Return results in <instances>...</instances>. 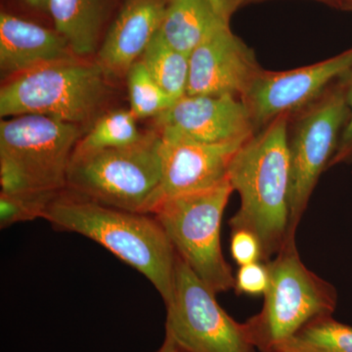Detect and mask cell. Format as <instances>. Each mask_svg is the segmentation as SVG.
<instances>
[{"label":"cell","mask_w":352,"mask_h":352,"mask_svg":"<svg viewBox=\"0 0 352 352\" xmlns=\"http://www.w3.org/2000/svg\"><path fill=\"white\" fill-rule=\"evenodd\" d=\"M289 117L282 115L245 141L233 157L228 180L239 193L241 206L230 219L231 229L256 234L263 261L292 239L289 235Z\"/></svg>","instance_id":"1"},{"label":"cell","mask_w":352,"mask_h":352,"mask_svg":"<svg viewBox=\"0 0 352 352\" xmlns=\"http://www.w3.org/2000/svg\"><path fill=\"white\" fill-rule=\"evenodd\" d=\"M43 219L103 245L144 275L164 303L171 300L177 254L154 215L109 207L64 189L51 201Z\"/></svg>","instance_id":"2"},{"label":"cell","mask_w":352,"mask_h":352,"mask_svg":"<svg viewBox=\"0 0 352 352\" xmlns=\"http://www.w3.org/2000/svg\"><path fill=\"white\" fill-rule=\"evenodd\" d=\"M160 146L161 135L155 129L124 147L75 149L65 189L109 207L151 214L159 204Z\"/></svg>","instance_id":"3"},{"label":"cell","mask_w":352,"mask_h":352,"mask_svg":"<svg viewBox=\"0 0 352 352\" xmlns=\"http://www.w3.org/2000/svg\"><path fill=\"white\" fill-rule=\"evenodd\" d=\"M266 263L270 282L263 309L244 323L252 346L261 352L283 346L310 322L332 316L337 307L335 288L305 265L295 238Z\"/></svg>","instance_id":"4"},{"label":"cell","mask_w":352,"mask_h":352,"mask_svg":"<svg viewBox=\"0 0 352 352\" xmlns=\"http://www.w3.org/2000/svg\"><path fill=\"white\" fill-rule=\"evenodd\" d=\"M108 85V76L95 61L78 58L47 65L4 82L0 116H46L80 126L100 111Z\"/></svg>","instance_id":"5"},{"label":"cell","mask_w":352,"mask_h":352,"mask_svg":"<svg viewBox=\"0 0 352 352\" xmlns=\"http://www.w3.org/2000/svg\"><path fill=\"white\" fill-rule=\"evenodd\" d=\"M233 192L226 180L212 188L164 199L151 214L177 256L215 294L234 289L235 283L220 244L222 217Z\"/></svg>","instance_id":"6"},{"label":"cell","mask_w":352,"mask_h":352,"mask_svg":"<svg viewBox=\"0 0 352 352\" xmlns=\"http://www.w3.org/2000/svg\"><path fill=\"white\" fill-rule=\"evenodd\" d=\"M344 75L319 98L289 120L291 161L289 235L295 237L298 222L319 178L330 166L349 120Z\"/></svg>","instance_id":"7"},{"label":"cell","mask_w":352,"mask_h":352,"mask_svg":"<svg viewBox=\"0 0 352 352\" xmlns=\"http://www.w3.org/2000/svg\"><path fill=\"white\" fill-rule=\"evenodd\" d=\"M215 295L177 256L166 336L186 352H254L245 324L234 320Z\"/></svg>","instance_id":"8"},{"label":"cell","mask_w":352,"mask_h":352,"mask_svg":"<svg viewBox=\"0 0 352 352\" xmlns=\"http://www.w3.org/2000/svg\"><path fill=\"white\" fill-rule=\"evenodd\" d=\"M78 124L41 115L0 122V162L12 164L36 191L66 188L67 171L78 141Z\"/></svg>","instance_id":"9"},{"label":"cell","mask_w":352,"mask_h":352,"mask_svg":"<svg viewBox=\"0 0 352 352\" xmlns=\"http://www.w3.org/2000/svg\"><path fill=\"white\" fill-rule=\"evenodd\" d=\"M351 69L352 48L302 68L284 72L263 69L243 98L256 132L280 116L291 117L300 112Z\"/></svg>","instance_id":"10"},{"label":"cell","mask_w":352,"mask_h":352,"mask_svg":"<svg viewBox=\"0 0 352 352\" xmlns=\"http://www.w3.org/2000/svg\"><path fill=\"white\" fill-rule=\"evenodd\" d=\"M186 95H230L243 99L263 68L251 47L236 36L230 19L210 30L189 56Z\"/></svg>","instance_id":"11"},{"label":"cell","mask_w":352,"mask_h":352,"mask_svg":"<svg viewBox=\"0 0 352 352\" xmlns=\"http://www.w3.org/2000/svg\"><path fill=\"white\" fill-rule=\"evenodd\" d=\"M155 129L171 131L208 144L245 142L256 133L244 100L230 95H185L154 119Z\"/></svg>","instance_id":"12"},{"label":"cell","mask_w":352,"mask_h":352,"mask_svg":"<svg viewBox=\"0 0 352 352\" xmlns=\"http://www.w3.org/2000/svg\"><path fill=\"white\" fill-rule=\"evenodd\" d=\"M157 131L161 135L162 161L159 203L170 197L212 188L228 180L233 157L245 143L208 144L177 132Z\"/></svg>","instance_id":"13"},{"label":"cell","mask_w":352,"mask_h":352,"mask_svg":"<svg viewBox=\"0 0 352 352\" xmlns=\"http://www.w3.org/2000/svg\"><path fill=\"white\" fill-rule=\"evenodd\" d=\"M168 0H124L97 50L96 62L108 78L126 76L151 43Z\"/></svg>","instance_id":"14"},{"label":"cell","mask_w":352,"mask_h":352,"mask_svg":"<svg viewBox=\"0 0 352 352\" xmlns=\"http://www.w3.org/2000/svg\"><path fill=\"white\" fill-rule=\"evenodd\" d=\"M78 58L56 30L6 11L0 14V71L6 80Z\"/></svg>","instance_id":"15"},{"label":"cell","mask_w":352,"mask_h":352,"mask_svg":"<svg viewBox=\"0 0 352 352\" xmlns=\"http://www.w3.org/2000/svg\"><path fill=\"white\" fill-rule=\"evenodd\" d=\"M110 4L111 0H50L48 11L73 52L87 59L98 50Z\"/></svg>","instance_id":"16"},{"label":"cell","mask_w":352,"mask_h":352,"mask_svg":"<svg viewBox=\"0 0 352 352\" xmlns=\"http://www.w3.org/2000/svg\"><path fill=\"white\" fill-rule=\"evenodd\" d=\"M231 17L217 8L214 0H168L157 32L175 50L190 56L212 28Z\"/></svg>","instance_id":"17"},{"label":"cell","mask_w":352,"mask_h":352,"mask_svg":"<svg viewBox=\"0 0 352 352\" xmlns=\"http://www.w3.org/2000/svg\"><path fill=\"white\" fill-rule=\"evenodd\" d=\"M155 82L175 100L187 94L189 55L175 50L157 32L140 59Z\"/></svg>","instance_id":"18"},{"label":"cell","mask_w":352,"mask_h":352,"mask_svg":"<svg viewBox=\"0 0 352 352\" xmlns=\"http://www.w3.org/2000/svg\"><path fill=\"white\" fill-rule=\"evenodd\" d=\"M136 120L131 109H118L104 113L82 136L76 149L88 151L134 144L144 135L138 131Z\"/></svg>","instance_id":"19"},{"label":"cell","mask_w":352,"mask_h":352,"mask_svg":"<svg viewBox=\"0 0 352 352\" xmlns=\"http://www.w3.org/2000/svg\"><path fill=\"white\" fill-rule=\"evenodd\" d=\"M283 346L300 352H352V327L333 316L322 317L310 322Z\"/></svg>","instance_id":"20"},{"label":"cell","mask_w":352,"mask_h":352,"mask_svg":"<svg viewBox=\"0 0 352 352\" xmlns=\"http://www.w3.org/2000/svg\"><path fill=\"white\" fill-rule=\"evenodd\" d=\"M126 78L129 109L136 119H155L177 101L155 82L140 60L132 65Z\"/></svg>","instance_id":"21"},{"label":"cell","mask_w":352,"mask_h":352,"mask_svg":"<svg viewBox=\"0 0 352 352\" xmlns=\"http://www.w3.org/2000/svg\"><path fill=\"white\" fill-rule=\"evenodd\" d=\"M59 192L0 194V227L4 229L19 222L43 219L51 201Z\"/></svg>","instance_id":"22"},{"label":"cell","mask_w":352,"mask_h":352,"mask_svg":"<svg viewBox=\"0 0 352 352\" xmlns=\"http://www.w3.org/2000/svg\"><path fill=\"white\" fill-rule=\"evenodd\" d=\"M270 275L267 263L263 261L240 266L235 275L234 289L241 295H264L270 287Z\"/></svg>","instance_id":"23"},{"label":"cell","mask_w":352,"mask_h":352,"mask_svg":"<svg viewBox=\"0 0 352 352\" xmlns=\"http://www.w3.org/2000/svg\"><path fill=\"white\" fill-rule=\"evenodd\" d=\"M231 235V254L238 265L263 261V247L256 234L247 229H234Z\"/></svg>","instance_id":"24"},{"label":"cell","mask_w":352,"mask_h":352,"mask_svg":"<svg viewBox=\"0 0 352 352\" xmlns=\"http://www.w3.org/2000/svg\"><path fill=\"white\" fill-rule=\"evenodd\" d=\"M344 78L346 87L347 104H349L351 113H349V122L340 138L339 147L329 166L352 163V69L347 72Z\"/></svg>","instance_id":"25"},{"label":"cell","mask_w":352,"mask_h":352,"mask_svg":"<svg viewBox=\"0 0 352 352\" xmlns=\"http://www.w3.org/2000/svg\"><path fill=\"white\" fill-rule=\"evenodd\" d=\"M263 1H266V0H222V4L227 12L232 16L238 9L242 8V7ZM314 1L321 2L326 6L333 7V8H339V0H314Z\"/></svg>","instance_id":"26"},{"label":"cell","mask_w":352,"mask_h":352,"mask_svg":"<svg viewBox=\"0 0 352 352\" xmlns=\"http://www.w3.org/2000/svg\"><path fill=\"white\" fill-rule=\"evenodd\" d=\"M152 352H186L184 349H182V347L178 346L177 344L173 342L170 338H168V336L164 337V340L162 346L159 347V349H156L155 351Z\"/></svg>","instance_id":"27"},{"label":"cell","mask_w":352,"mask_h":352,"mask_svg":"<svg viewBox=\"0 0 352 352\" xmlns=\"http://www.w3.org/2000/svg\"><path fill=\"white\" fill-rule=\"evenodd\" d=\"M25 6L31 7L34 10L41 11V12H48V6H50V0H23Z\"/></svg>","instance_id":"28"},{"label":"cell","mask_w":352,"mask_h":352,"mask_svg":"<svg viewBox=\"0 0 352 352\" xmlns=\"http://www.w3.org/2000/svg\"><path fill=\"white\" fill-rule=\"evenodd\" d=\"M338 9L352 12V0H339V8Z\"/></svg>","instance_id":"29"},{"label":"cell","mask_w":352,"mask_h":352,"mask_svg":"<svg viewBox=\"0 0 352 352\" xmlns=\"http://www.w3.org/2000/svg\"><path fill=\"white\" fill-rule=\"evenodd\" d=\"M266 352H300L296 351V349H293V347L289 346H281L275 347V349H271L270 351Z\"/></svg>","instance_id":"30"},{"label":"cell","mask_w":352,"mask_h":352,"mask_svg":"<svg viewBox=\"0 0 352 352\" xmlns=\"http://www.w3.org/2000/svg\"><path fill=\"white\" fill-rule=\"evenodd\" d=\"M215 6L217 7V8L220 9V10L226 11V9L224 8L223 4H222V0H214ZM227 12V11H226ZM228 13V12H227ZM229 14V13H228ZM230 15V14H229Z\"/></svg>","instance_id":"31"}]
</instances>
